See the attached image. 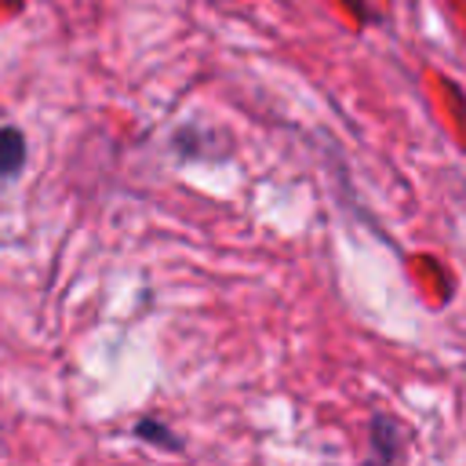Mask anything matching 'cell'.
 <instances>
[{
  "mask_svg": "<svg viewBox=\"0 0 466 466\" xmlns=\"http://www.w3.org/2000/svg\"><path fill=\"white\" fill-rule=\"evenodd\" d=\"M25 160V138L15 127H0V178L15 175Z\"/></svg>",
  "mask_w": 466,
  "mask_h": 466,
  "instance_id": "obj_1",
  "label": "cell"
},
{
  "mask_svg": "<svg viewBox=\"0 0 466 466\" xmlns=\"http://www.w3.org/2000/svg\"><path fill=\"white\" fill-rule=\"evenodd\" d=\"M371 433H375V448L382 451V459H390V455H393V444H397V441H393V437H397L393 422H390V419H375V430H371Z\"/></svg>",
  "mask_w": 466,
  "mask_h": 466,
  "instance_id": "obj_2",
  "label": "cell"
},
{
  "mask_svg": "<svg viewBox=\"0 0 466 466\" xmlns=\"http://www.w3.org/2000/svg\"><path fill=\"white\" fill-rule=\"evenodd\" d=\"M138 433H142V437H153V441H160V444H175L167 433H160V430L153 426V419H142V422H138Z\"/></svg>",
  "mask_w": 466,
  "mask_h": 466,
  "instance_id": "obj_3",
  "label": "cell"
}]
</instances>
